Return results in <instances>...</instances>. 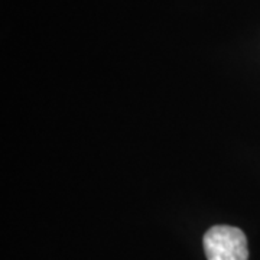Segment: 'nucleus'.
Listing matches in <instances>:
<instances>
[{
	"instance_id": "f257e3e1",
	"label": "nucleus",
	"mask_w": 260,
	"mask_h": 260,
	"mask_svg": "<svg viewBox=\"0 0 260 260\" xmlns=\"http://www.w3.org/2000/svg\"><path fill=\"white\" fill-rule=\"evenodd\" d=\"M204 250L208 260H249L244 233L230 225H215L205 233Z\"/></svg>"
}]
</instances>
